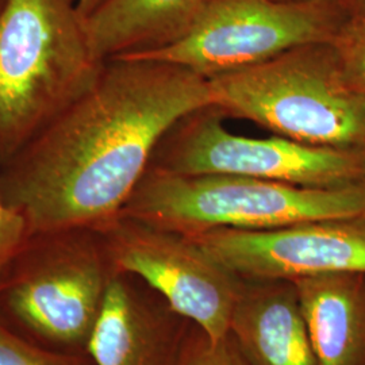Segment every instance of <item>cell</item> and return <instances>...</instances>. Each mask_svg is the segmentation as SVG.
Here are the masks:
<instances>
[{
    "label": "cell",
    "mask_w": 365,
    "mask_h": 365,
    "mask_svg": "<svg viewBox=\"0 0 365 365\" xmlns=\"http://www.w3.org/2000/svg\"><path fill=\"white\" fill-rule=\"evenodd\" d=\"M212 106L209 80L182 66L115 57L91 87L15 155L1 195L31 235L102 233L182 118Z\"/></svg>",
    "instance_id": "obj_1"
},
{
    "label": "cell",
    "mask_w": 365,
    "mask_h": 365,
    "mask_svg": "<svg viewBox=\"0 0 365 365\" xmlns=\"http://www.w3.org/2000/svg\"><path fill=\"white\" fill-rule=\"evenodd\" d=\"M105 63L92 56L78 0H3L0 157L22 150L91 87Z\"/></svg>",
    "instance_id": "obj_2"
},
{
    "label": "cell",
    "mask_w": 365,
    "mask_h": 365,
    "mask_svg": "<svg viewBox=\"0 0 365 365\" xmlns=\"http://www.w3.org/2000/svg\"><path fill=\"white\" fill-rule=\"evenodd\" d=\"M120 218L185 237L365 218V180L314 188L237 175H180L150 165Z\"/></svg>",
    "instance_id": "obj_3"
},
{
    "label": "cell",
    "mask_w": 365,
    "mask_h": 365,
    "mask_svg": "<svg viewBox=\"0 0 365 365\" xmlns=\"http://www.w3.org/2000/svg\"><path fill=\"white\" fill-rule=\"evenodd\" d=\"M207 80L212 106L225 117L300 144L365 148V96L345 75L331 42L302 45Z\"/></svg>",
    "instance_id": "obj_4"
},
{
    "label": "cell",
    "mask_w": 365,
    "mask_h": 365,
    "mask_svg": "<svg viewBox=\"0 0 365 365\" xmlns=\"http://www.w3.org/2000/svg\"><path fill=\"white\" fill-rule=\"evenodd\" d=\"M341 29L327 1L207 0L179 38L126 57L175 64L211 78L302 45L333 42Z\"/></svg>",
    "instance_id": "obj_5"
},
{
    "label": "cell",
    "mask_w": 365,
    "mask_h": 365,
    "mask_svg": "<svg viewBox=\"0 0 365 365\" xmlns=\"http://www.w3.org/2000/svg\"><path fill=\"white\" fill-rule=\"evenodd\" d=\"M223 118L214 106L182 118L158 145L150 165L180 175H237L314 188L365 180L364 149L313 146L279 135L249 138L227 130Z\"/></svg>",
    "instance_id": "obj_6"
},
{
    "label": "cell",
    "mask_w": 365,
    "mask_h": 365,
    "mask_svg": "<svg viewBox=\"0 0 365 365\" xmlns=\"http://www.w3.org/2000/svg\"><path fill=\"white\" fill-rule=\"evenodd\" d=\"M118 274L140 276L211 341L226 339L244 280L191 238L128 218L102 232Z\"/></svg>",
    "instance_id": "obj_7"
},
{
    "label": "cell",
    "mask_w": 365,
    "mask_h": 365,
    "mask_svg": "<svg viewBox=\"0 0 365 365\" xmlns=\"http://www.w3.org/2000/svg\"><path fill=\"white\" fill-rule=\"evenodd\" d=\"M245 282H297L365 274V218L299 222L274 229H215L188 237Z\"/></svg>",
    "instance_id": "obj_8"
},
{
    "label": "cell",
    "mask_w": 365,
    "mask_h": 365,
    "mask_svg": "<svg viewBox=\"0 0 365 365\" xmlns=\"http://www.w3.org/2000/svg\"><path fill=\"white\" fill-rule=\"evenodd\" d=\"M108 260L91 242H60L18 280L9 303L27 327L48 339H88L113 276Z\"/></svg>",
    "instance_id": "obj_9"
},
{
    "label": "cell",
    "mask_w": 365,
    "mask_h": 365,
    "mask_svg": "<svg viewBox=\"0 0 365 365\" xmlns=\"http://www.w3.org/2000/svg\"><path fill=\"white\" fill-rule=\"evenodd\" d=\"M248 365H318L289 282H245L230 322Z\"/></svg>",
    "instance_id": "obj_10"
},
{
    "label": "cell",
    "mask_w": 365,
    "mask_h": 365,
    "mask_svg": "<svg viewBox=\"0 0 365 365\" xmlns=\"http://www.w3.org/2000/svg\"><path fill=\"white\" fill-rule=\"evenodd\" d=\"M318 365H365V274L292 282Z\"/></svg>",
    "instance_id": "obj_11"
},
{
    "label": "cell",
    "mask_w": 365,
    "mask_h": 365,
    "mask_svg": "<svg viewBox=\"0 0 365 365\" xmlns=\"http://www.w3.org/2000/svg\"><path fill=\"white\" fill-rule=\"evenodd\" d=\"M207 0H105L84 18L92 56H119L163 48L179 38Z\"/></svg>",
    "instance_id": "obj_12"
},
{
    "label": "cell",
    "mask_w": 365,
    "mask_h": 365,
    "mask_svg": "<svg viewBox=\"0 0 365 365\" xmlns=\"http://www.w3.org/2000/svg\"><path fill=\"white\" fill-rule=\"evenodd\" d=\"M87 344L96 365H173L178 356L160 324L118 274L108 282Z\"/></svg>",
    "instance_id": "obj_13"
},
{
    "label": "cell",
    "mask_w": 365,
    "mask_h": 365,
    "mask_svg": "<svg viewBox=\"0 0 365 365\" xmlns=\"http://www.w3.org/2000/svg\"><path fill=\"white\" fill-rule=\"evenodd\" d=\"M173 365H248L235 339L229 334L220 341L211 339L199 330L179 349Z\"/></svg>",
    "instance_id": "obj_14"
},
{
    "label": "cell",
    "mask_w": 365,
    "mask_h": 365,
    "mask_svg": "<svg viewBox=\"0 0 365 365\" xmlns=\"http://www.w3.org/2000/svg\"><path fill=\"white\" fill-rule=\"evenodd\" d=\"M331 43L345 75L365 96V18L342 27Z\"/></svg>",
    "instance_id": "obj_15"
},
{
    "label": "cell",
    "mask_w": 365,
    "mask_h": 365,
    "mask_svg": "<svg viewBox=\"0 0 365 365\" xmlns=\"http://www.w3.org/2000/svg\"><path fill=\"white\" fill-rule=\"evenodd\" d=\"M30 235L25 215L9 205L0 192V272L21 252Z\"/></svg>",
    "instance_id": "obj_16"
},
{
    "label": "cell",
    "mask_w": 365,
    "mask_h": 365,
    "mask_svg": "<svg viewBox=\"0 0 365 365\" xmlns=\"http://www.w3.org/2000/svg\"><path fill=\"white\" fill-rule=\"evenodd\" d=\"M0 365H73L16 337L0 324Z\"/></svg>",
    "instance_id": "obj_17"
},
{
    "label": "cell",
    "mask_w": 365,
    "mask_h": 365,
    "mask_svg": "<svg viewBox=\"0 0 365 365\" xmlns=\"http://www.w3.org/2000/svg\"><path fill=\"white\" fill-rule=\"evenodd\" d=\"M105 0H78V13L84 18L93 13Z\"/></svg>",
    "instance_id": "obj_18"
},
{
    "label": "cell",
    "mask_w": 365,
    "mask_h": 365,
    "mask_svg": "<svg viewBox=\"0 0 365 365\" xmlns=\"http://www.w3.org/2000/svg\"><path fill=\"white\" fill-rule=\"evenodd\" d=\"M351 3L359 14V18H365V0H351Z\"/></svg>",
    "instance_id": "obj_19"
},
{
    "label": "cell",
    "mask_w": 365,
    "mask_h": 365,
    "mask_svg": "<svg viewBox=\"0 0 365 365\" xmlns=\"http://www.w3.org/2000/svg\"><path fill=\"white\" fill-rule=\"evenodd\" d=\"M287 1H327V0H287Z\"/></svg>",
    "instance_id": "obj_20"
},
{
    "label": "cell",
    "mask_w": 365,
    "mask_h": 365,
    "mask_svg": "<svg viewBox=\"0 0 365 365\" xmlns=\"http://www.w3.org/2000/svg\"><path fill=\"white\" fill-rule=\"evenodd\" d=\"M1 4H3V0H0V6H1Z\"/></svg>",
    "instance_id": "obj_21"
},
{
    "label": "cell",
    "mask_w": 365,
    "mask_h": 365,
    "mask_svg": "<svg viewBox=\"0 0 365 365\" xmlns=\"http://www.w3.org/2000/svg\"><path fill=\"white\" fill-rule=\"evenodd\" d=\"M364 156H365V148H364Z\"/></svg>",
    "instance_id": "obj_22"
}]
</instances>
